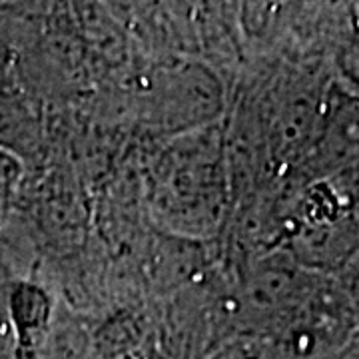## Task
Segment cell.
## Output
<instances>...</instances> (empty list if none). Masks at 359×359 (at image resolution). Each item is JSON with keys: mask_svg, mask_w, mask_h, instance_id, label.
<instances>
[{"mask_svg": "<svg viewBox=\"0 0 359 359\" xmlns=\"http://www.w3.org/2000/svg\"><path fill=\"white\" fill-rule=\"evenodd\" d=\"M8 309L18 358L22 353H32L42 341L50 323V297L36 283L13 280L8 287Z\"/></svg>", "mask_w": 359, "mask_h": 359, "instance_id": "cell-1", "label": "cell"}, {"mask_svg": "<svg viewBox=\"0 0 359 359\" xmlns=\"http://www.w3.org/2000/svg\"><path fill=\"white\" fill-rule=\"evenodd\" d=\"M13 280H6L0 271V359H18L16 337H14L11 309H8V287Z\"/></svg>", "mask_w": 359, "mask_h": 359, "instance_id": "cell-2", "label": "cell"}, {"mask_svg": "<svg viewBox=\"0 0 359 359\" xmlns=\"http://www.w3.org/2000/svg\"><path fill=\"white\" fill-rule=\"evenodd\" d=\"M20 178V164L14 156L0 150V214L13 198L14 188Z\"/></svg>", "mask_w": 359, "mask_h": 359, "instance_id": "cell-3", "label": "cell"}]
</instances>
